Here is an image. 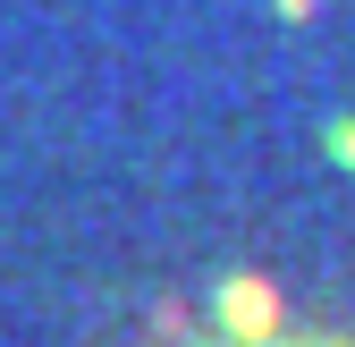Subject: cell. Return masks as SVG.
Listing matches in <instances>:
<instances>
[{
	"mask_svg": "<svg viewBox=\"0 0 355 347\" xmlns=\"http://www.w3.org/2000/svg\"><path fill=\"white\" fill-rule=\"evenodd\" d=\"M237 347H330V339H237Z\"/></svg>",
	"mask_w": 355,
	"mask_h": 347,
	"instance_id": "1",
	"label": "cell"
}]
</instances>
